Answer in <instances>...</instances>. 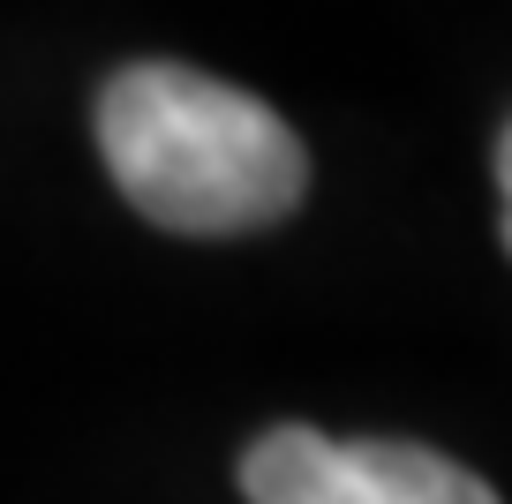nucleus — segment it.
I'll list each match as a JSON object with an SVG mask.
<instances>
[{
	"mask_svg": "<svg viewBox=\"0 0 512 504\" xmlns=\"http://www.w3.org/2000/svg\"><path fill=\"white\" fill-rule=\"evenodd\" d=\"M98 151L166 234H256L309 189V151L256 91L181 61H136L98 91Z\"/></svg>",
	"mask_w": 512,
	"mask_h": 504,
	"instance_id": "nucleus-1",
	"label": "nucleus"
},
{
	"mask_svg": "<svg viewBox=\"0 0 512 504\" xmlns=\"http://www.w3.org/2000/svg\"><path fill=\"white\" fill-rule=\"evenodd\" d=\"M249 504H497L460 459L392 437H324V429H264L241 452Z\"/></svg>",
	"mask_w": 512,
	"mask_h": 504,
	"instance_id": "nucleus-2",
	"label": "nucleus"
}]
</instances>
